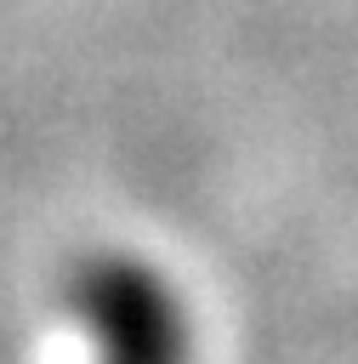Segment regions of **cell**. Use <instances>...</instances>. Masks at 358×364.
Segmentation results:
<instances>
[{"label":"cell","instance_id":"6da1fadb","mask_svg":"<svg viewBox=\"0 0 358 364\" xmlns=\"http://www.w3.org/2000/svg\"><path fill=\"white\" fill-rule=\"evenodd\" d=\"M85 364H193V318L182 290L142 256H85L63 284Z\"/></svg>","mask_w":358,"mask_h":364}]
</instances>
